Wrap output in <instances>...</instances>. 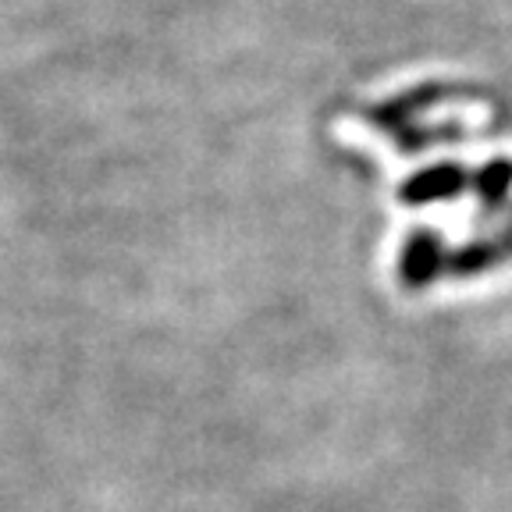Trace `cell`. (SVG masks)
<instances>
[{"label": "cell", "mask_w": 512, "mask_h": 512, "mask_svg": "<svg viewBox=\"0 0 512 512\" xmlns=\"http://www.w3.org/2000/svg\"><path fill=\"white\" fill-rule=\"evenodd\" d=\"M512 249V239H495V242H470V246H463L459 253L448 256V271L459 274V278H470V274H480L488 271V267H495L498 260H505Z\"/></svg>", "instance_id": "obj_3"}, {"label": "cell", "mask_w": 512, "mask_h": 512, "mask_svg": "<svg viewBox=\"0 0 512 512\" xmlns=\"http://www.w3.org/2000/svg\"><path fill=\"white\" fill-rule=\"evenodd\" d=\"M477 189L488 203H502L505 192L512 189V164L509 160H495V164H488L484 175L477 178Z\"/></svg>", "instance_id": "obj_4"}, {"label": "cell", "mask_w": 512, "mask_h": 512, "mask_svg": "<svg viewBox=\"0 0 512 512\" xmlns=\"http://www.w3.org/2000/svg\"><path fill=\"white\" fill-rule=\"evenodd\" d=\"M448 253L441 246V239L434 232H413L402 242V256H399V281L406 288H424L445 271Z\"/></svg>", "instance_id": "obj_1"}, {"label": "cell", "mask_w": 512, "mask_h": 512, "mask_svg": "<svg viewBox=\"0 0 512 512\" xmlns=\"http://www.w3.org/2000/svg\"><path fill=\"white\" fill-rule=\"evenodd\" d=\"M466 189V175L459 164H438L431 171H420L402 185V200L413 203V207H424V203H441L448 196Z\"/></svg>", "instance_id": "obj_2"}]
</instances>
